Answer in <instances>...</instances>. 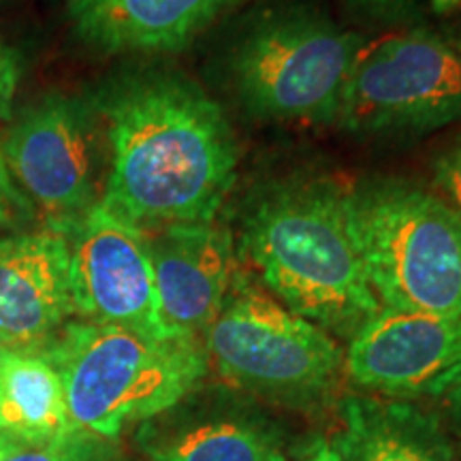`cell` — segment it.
<instances>
[{
	"mask_svg": "<svg viewBox=\"0 0 461 461\" xmlns=\"http://www.w3.org/2000/svg\"><path fill=\"white\" fill-rule=\"evenodd\" d=\"M240 257L288 310L350 339L378 312L350 222L348 186L291 176L257 188L240 218Z\"/></svg>",
	"mask_w": 461,
	"mask_h": 461,
	"instance_id": "2",
	"label": "cell"
},
{
	"mask_svg": "<svg viewBox=\"0 0 461 461\" xmlns=\"http://www.w3.org/2000/svg\"><path fill=\"white\" fill-rule=\"evenodd\" d=\"M60 376L73 428L118 440L205 383L201 338L148 336L71 321L41 353Z\"/></svg>",
	"mask_w": 461,
	"mask_h": 461,
	"instance_id": "3",
	"label": "cell"
},
{
	"mask_svg": "<svg viewBox=\"0 0 461 461\" xmlns=\"http://www.w3.org/2000/svg\"><path fill=\"white\" fill-rule=\"evenodd\" d=\"M461 361V316L380 308L344 353V374L363 393L436 400Z\"/></svg>",
	"mask_w": 461,
	"mask_h": 461,
	"instance_id": "11",
	"label": "cell"
},
{
	"mask_svg": "<svg viewBox=\"0 0 461 461\" xmlns=\"http://www.w3.org/2000/svg\"><path fill=\"white\" fill-rule=\"evenodd\" d=\"M244 0H65L79 41L103 54H173Z\"/></svg>",
	"mask_w": 461,
	"mask_h": 461,
	"instance_id": "14",
	"label": "cell"
},
{
	"mask_svg": "<svg viewBox=\"0 0 461 461\" xmlns=\"http://www.w3.org/2000/svg\"><path fill=\"white\" fill-rule=\"evenodd\" d=\"M201 342L224 384L288 411L327 406L344 374L333 336L241 272Z\"/></svg>",
	"mask_w": 461,
	"mask_h": 461,
	"instance_id": "6",
	"label": "cell"
},
{
	"mask_svg": "<svg viewBox=\"0 0 461 461\" xmlns=\"http://www.w3.org/2000/svg\"><path fill=\"white\" fill-rule=\"evenodd\" d=\"M310 442L263 402L224 383H201L135 429L149 461H291Z\"/></svg>",
	"mask_w": 461,
	"mask_h": 461,
	"instance_id": "9",
	"label": "cell"
},
{
	"mask_svg": "<svg viewBox=\"0 0 461 461\" xmlns=\"http://www.w3.org/2000/svg\"><path fill=\"white\" fill-rule=\"evenodd\" d=\"M73 319L65 235L48 229L0 238V348L41 355Z\"/></svg>",
	"mask_w": 461,
	"mask_h": 461,
	"instance_id": "13",
	"label": "cell"
},
{
	"mask_svg": "<svg viewBox=\"0 0 461 461\" xmlns=\"http://www.w3.org/2000/svg\"><path fill=\"white\" fill-rule=\"evenodd\" d=\"M431 184L438 190V197L461 214V137L436 157L431 165Z\"/></svg>",
	"mask_w": 461,
	"mask_h": 461,
	"instance_id": "18",
	"label": "cell"
},
{
	"mask_svg": "<svg viewBox=\"0 0 461 461\" xmlns=\"http://www.w3.org/2000/svg\"><path fill=\"white\" fill-rule=\"evenodd\" d=\"M107 137L101 203L148 230L216 221L240 149L222 107L180 73L126 77L96 101Z\"/></svg>",
	"mask_w": 461,
	"mask_h": 461,
	"instance_id": "1",
	"label": "cell"
},
{
	"mask_svg": "<svg viewBox=\"0 0 461 461\" xmlns=\"http://www.w3.org/2000/svg\"><path fill=\"white\" fill-rule=\"evenodd\" d=\"M158 319L167 336L201 338L221 312L238 269V248L221 222L148 230Z\"/></svg>",
	"mask_w": 461,
	"mask_h": 461,
	"instance_id": "12",
	"label": "cell"
},
{
	"mask_svg": "<svg viewBox=\"0 0 461 461\" xmlns=\"http://www.w3.org/2000/svg\"><path fill=\"white\" fill-rule=\"evenodd\" d=\"M71 428L56 367L43 355L0 348V440L39 445Z\"/></svg>",
	"mask_w": 461,
	"mask_h": 461,
	"instance_id": "16",
	"label": "cell"
},
{
	"mask_svg": "<svg viewBox=\"0 0 461 461\" xmlns=\"http://www.w3.org/2000/svg\"><path fill=\"white\" fill-rule=\"evenodd\" d=\"M455 461H461V448H459L457 453H455Z\"/></svg>",
	"mask_w": 461,
	"mask_h": 461,
	"instance_id": "26",
	"label": "cell"
},
{
	"mask_svg": "<svg viewBox=\"0 0 461 461\" xmlns=\"http://www.w3.org/2000/svg\"><path fill=\"white\" fill-rule=\"evenodd\" d=\"M0 461H131L118 440L71 428L39 445H17L0 455Z\"/></svg>",
	"mask_w": 461,
	"mask_h": 461,
	"instance_id": "17",
	"label": "cell"
},
{
	"mask_svg": "<svg viewBox=\"0 0 461 461\" xmlns=\"http://www.w3.org/2000/svg\"><path fill=\"white\" fill-rule=\"evenodd\" d=\"M348 9L367 20L384 24H403L419 15L420 0H342Z\"/></svg>",
	"mask_w": 461,
	"mask_h": 461,
	"instance_id": "19",
	"label": "cell"
},
{
	"mask_svg": "<svg viewBox=\"0 0 461 461\" xmlns=\"http://www.w3.org/2000/svg\"><path fill=\"white\" fill-rule=\"evenodd\" d=\"M350 222L383 308L461 316V214L400 177L348 186Z\"/></svg>",
	"mask_w": 461,
	"mask_h": 461,
	"instance_id": "5",
	"label": "cell"
},
{
	"mask_svg": "<svg viewBox=\"0 0 461 461\" xmlns=\"http://www.w3.org/2000/svg\"><path fill=\"white\" fill-rule=\"evenodd\" d=\"M62 235L71 257V291L79 321L167 336L158 319L148 235L141 229L96 203Z\"/></svg>",
	"mask_w": 461,
	"mask_h": 461,
	"instance_id": "10",
	"label": "cell"
},
{
	"mask_svg": "<svg viewBox=\"0 0 461 461\" xmlns=\"http://www.w3.org/2000/svg\"><path fill=\"white\" fill-rule=\"evenodd\" d=\"M459 120L461 50L411 31L359 56L336 124L355 135H419Z\"/></svg>",
	"mask_w": 461,
	"mask_h": 461,
	"instance_id": "8",
	"label": "cell"
},
{
	"mask_svg": "<svg viewBox=\"0 0 461 461\" xmlns=\"http://www.w3.org/2000/svg\"><path fill=\"white\" fill-rule=\"evenodd\" d=\"M22 77L20 54L0 34V120L11 118L17 86Z\"/></svg>",
	"mask_w": 461,
	"mask_h": 461,
	"instance_id": "20",
	"label": "cell"
},
{
	"mask_svg": "<svg viewBox=\"0 0 461 461\" xmlns=\"http://www.w3.org/2000/svg\"><path fill=\"white\" fill-rule=\"evenodd\" d=\"M96 101L50 92L15 115L0 140L11 182L48 222L65 233L101 203L109 160Z\"/></svg>",
	"mask_w": 461,
	"mask_h": 461,
	"instance_id": "7",
	"label": "cell"
},
{
	"mask_svg": "<svg viewBox=\"0 0 461 461\" xmlns=\"http://www.w3.org/2000/svg\"><path fill=\"white\" fill-rule=\"evenodd\" d=\"M11 447H17V445H9V442L0 440V455H3V453H5V451H7V448H11Z\"/></svg>",
	"mask_w": 461,
	"mask_h": 461,
	"instance_id": "25",
	"label": "cell"
},
{
	"mask_svg": "<svg viewBox=\"0 0 461 461\" xmlns=\"http://www.w3.org/2000/svg\"><path fill=\"white\" fill-rule=\"evenodd\" d=\"M20 199V193L11 182L7 167H5L3 154H0V229L7 227L14 218V210H15V201Z\"/></svg>",
	"mask_w": 461,
	"mask_h": 461,
	"instance_id": "22",
	"label": "cell"
},
{
	"mask_svg": "<svg viewBox=\"0 0 461 461\" xmlns=\"http://www.w3.org/2000/svg\"><path fill=\"white\" fill-rule=\"evenodd\" d=\"M330 445L339 461H455L457 448L440 414L417 402L346 395Z\"/></svg>",
	"mask_w": 461,
	"mask_h": 461,
	"instance_id": "15",
	"label": "cell"
},
{
	"mask_svg": "<svg viewBox=\"0 0 461 461\" xmlns=\"http://www.w3.org/2000/svg\"><path fill=\"white\" fill-rule=\"evenodd\" d=\"M291 461H339V455L330 442L316 438V440L310 442V445L305 447L302 453L295 455Z\"/></svg>",
	"mask_w": 461,
	"mask_h": 461,
	"instance_id": "23",
	"label": "cell"
},
{
	"mask_svg": "<svg viewBox=\"0 0 461 461\" xmlns=\"http://www.w3.org/2000/svg\"><path fill=\"white\" fill-rule=\"evenodd\" d=\"M361 37L305 5L267 9L246 22L224 54L238 105L263 122L336 124Z\"/></svg>",
	"mask_w": 461,
	"mask_h": 461,
	"instance_id": "4",
	"label": "cell"
},
{
	"mask_svg": "<svg viewBox=\"0 0 461 461\" xmlns=\"http://www.w3.org/2000/svg\"><path fill=\"white\" fill-rule=\"evenodd\" d=\"M436 400L440 402L442 408H445L447 417L451 419L457 428H461V361L453 370L451 376L447 378L445 387L440 389Z\"/></svg>",
	"mask_w": 461,
	"mask_h": 461,
	"instance_id": "21",
	"label": "cell"
},
{
	"mask_svg": "<svg viewBox=\"0 0 461 461\" xmlns=\"http://www.w3.org/2000/svg\"><path fill=\"white\" fill-rule=\"evenodd\" d=\"M438 5H442V7H453V5H457L459 0H436Z\"/></svg>",
	"mask_w": 461,
	"mask_h": 461,
	"instance_id": "24",
	"label": "cell"
}]
</instances>
